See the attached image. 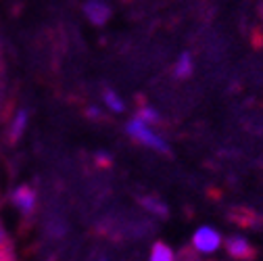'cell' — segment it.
<instances>
[{"label":"cell","instance_id":"cell-7","mask_svg":"<svg viewBox=\"0 0 263 261\" xmlns=\"http://www.w3.org/2000/svg\"><path fill=\"white\" fill-rule=\"evenodd\" d=\"M194 71V61H192V54L190 52H182L178 57V63H176V78L180 80H186L190 78Z\"/></svg>","mask_w":263,"mask_h":261},{"label":"cell","instance_id":"cell-10","mask_svg":"<svg viewBox=\"0 0 263 261\" xmlns=\"http://www.w3.org/2000/svg\"><path fill=\"white\" fill-rule=\"evenodd\" d=\"M105 105L113 111V113H123L125 111V105H123V101H121V96L117 94V92H113V90H105Z\"/></svg>","mask_w":263,"mask_h":261},{"label":"cell","instance_id":"cell-9","mask_svg":"<svg viewBox=\"0 0 263 261\" xmlns=\"http://www.w3.org/2000/svg\"><path fill=\"white\" fill-rule=\"evenodd\" d=\"M140 203H142L144 209H148L155 215H161V217L167 215V205L163 201H159V199H155V197H140Z\"/></svg>","mask_w":263,"mask_h":261},{"label":"cell","instance_id":"cell-12","mask_svg":"<svg viewBox=\"0 0 263 261\" xmlns=\"http://www.w3.org/2000/svg\"><path fill=\"white\" fill-rule=\"evenodd\" d=\"M0 261H13L11 251H0Z\"/></svg>","mask_w":263,"mask_h":261},{"label":"cell","instance_id":"cell-11","mask_svg":"<svg viewBox=\"0 0 263 261\" xmlns=\"http://www.w3.org/2000/svg\"><path fill=\"white\" fill-rule=\"evenodd\" d=\"M140 121H144L146 125H153V123H159V119H161V115H159V111L157 109H153V107H142L140 109V113L136 115Z\"/></svg>","mask_w":263,"mask_h":261},{"label":"cell","instance_id":"cell-3","mask_svg":"<svg viewBox=\"0 0 263 261\" xmlns=\"http://www.w3.org/2000/svg\"><path fill=\"white\" fill-rule=\"evenodd\" d=\"M36 190L34 188H29V186H17L13 192H11V203L23 213V215H29V213H34L36 209Z\"/></svg>","mask_w":263,"mask_h":261},{"label":"cell","instance_id":"cell-8","mask_svg":"<svg viewBox=\"0 0 263 261\" xmlns=\"http://www.w3.org/2000/svg\"><path fill=\"white\" fill-rule=\"evenodd\" d=\"M174 251L165 245V243H155L153 251H151V259L148 261H174Z\"/></svg>","mask_w":263,"mask_h":261},{"label":"cell","instance_id":"cell-2","mask_svg":"<svg viewBox=\"0 0 263 261\" xmlns=\"http://www.w3.org/2000/svg\"><path fill=\"white\" fill-rule=\"evenodd\" d=\"M192 247L203 255L215 253L221 247V234L211 226H201L192 236Z\"/></svg>","mask_w":263,"mask_h":261},{"label":"cell","instance_id":"cell-6","mask_svg":"<svg viewBox=\"0 0 263 261\" xmlns=\"http://www.w3.org/2000/svg\"><path fill=\"white\" fill-rule=\"evenodd\" d=\"M27 121H29V115L25 109H19L13 119H11V125H9V138L11 140H19L25 132V127H27Z\"/></svg>","mask_w":263,"mask_h":261},{"label":"cell","instance_id":"cell-5","mask_svg":"<svg viewBox=\"0 0 263 261\" xmlns=\"http://www.w3.org/2000/svg\"><path fill=\"white\" fill-rule=\"evenodd\" d=\"M226 249H228L230 255L236 257V259H247V257H251V245H249V240L242 238V236H230V238L226 240Z\"/></svg>","mask_w":263,"mask_h":261},{"label":"cell","instance_id":"cell-13","mask_svg":"<svg viewBox=\"0 0 263 261\" xmlns=\"http://www.w3.org/2000/svg\"><path fill=\"white\" fill-rule=\"evenodd\" d=\"M101 261H105V259H101Z\"/></svg>","mask_w":263,"mask_h":261},{"label":"cell","instance_id":"cell-1","mask_svg":"<svg viewBox=\"0 0 263 261\" xmlns=\"http://www.w3.org/2000/svg\"><path fill=\"white\" fill-rule=\"evenodd\" d=\"M125 129H127V134L134 138L136 142H140V144H144V146H148V148H153V151H159V153H167V151H170L167 142L163 140L151 125H146V123L140 121L138 117L129 119L127 125H125Z\"/></svg>","mask_w":263,"mask_h":261},{"label":"cell","instance_id":"cell-4","mask_svg":"<svg viewBox=\"0 0 263 261\" xmlns=\"http://www.w3.org/2000/svg\"><path fill=\"white\" fill-rule=\"evenodd\" d=\"M82 11L88 17V21L94 23V25H105L109 21V17H111V7L107 3H101V0H90V3H84Z\"/></svg>","mask_w":263,"mask_h":261}]
</instances>
